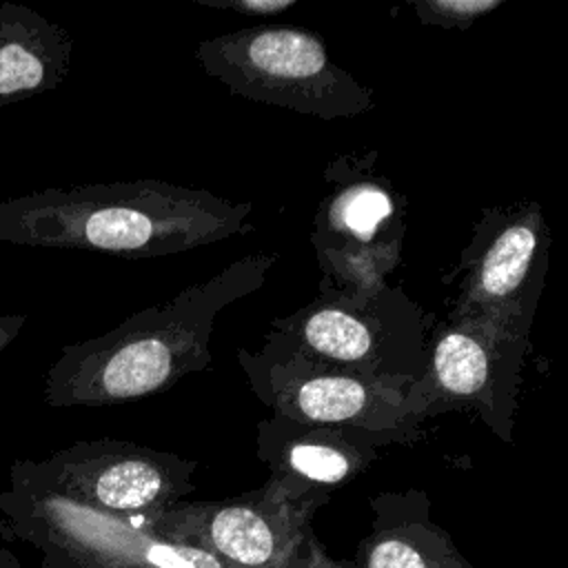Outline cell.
Instances as JSON below:
<instances>
[{
  "instance_id": "obj_1",
  "label": "cell",
  "mask_w": 568,
  "mask_h": 568,
  "mask_svg": "<svg viewBox=\"0 0 568 568\" xmlns=\"http://www.w3.org/2000/svg\"><path fill=\"white\" fill-rule=\"evenodd\" d=\"M273 264V253L246 255L104 335L64 346L44 375V402L51 408L111 406L162 393L206 368L220 311L257 291Z\"/></svg>"
},
{
  "instance_id": "obj_2",
  "label": "cell",
  "mask_w": 568,
  "mask_h": 568,
  "mask_svg": "<svg viewBox=\"0 0 568 568\" xmlns=\"http://www.w3.org/2000/svg\"><path fill=\"white\" fill-rule=\"evenodd\" d=\"M248 217L246 202L144 178L9 197L0 242L155 257L246 233Z\"/></svg>"
},
{
  "instance_id": "obj_3",
  "label": "cell",
  "mask_w": 568,
  "mask_h": 568,
  "mask_svg": "<svg viewBox=\"0 0 568 568\" xmlns=\"http://www.w3.org/2000/svg\"><path fill=\"white\" fill-rule=\"evenodd\" d=\"M202 69L231 93L317 115L351 118L375 106L373 93L337 67L324 40L300 27H251L202 40Z\"/></svg>"
},
{
  "instance_id": "obj_4",
  "label": "cell",
  "mask_w": 568,
  "mask_h": 568,
  "mask_svg": "<svg viewBox=\"0 0 568 568\" xmlns=\"http://www.w3.org/2000/svg\"><path fill=\"white\" fill-rule=\"evenodd\" d=\"M322 501L271 477L240 497L178 501L146 530L200 548L226 568H346L324 555L311 530V517Z\"/></svg>"
},
{
  "instance_id": "obj_5",
  "label": "cell",
  "mask_w": 568,
  "mask_h": 568,
  "mask_svg": "<svg viewBox=\"0 0 568 568\" xmlns=\"http://www.w3.org/2000/svg\"><path fill=\"white\" fill-rule=\"evenodd\" d=\"M9 528L44 552L47 568H226L200 548L158 537L33 479L20 462L0 495Z\"/></svg>"
},
{
  "instance_id": "obj_6",
  "label": "cell",
  "mask_w": 568,
  "mask_h": 568,
  "mask_svg": "<svg viewBox=\"0 0 568 568\" xmlns=\"http://www.w3.org/2000/svg\"><path fill=\"white\" fill-rule=\"evenodd\" d=\"M18 462L40 484L144 530L195 490L197 468L193 459L115 439L75 442L42 462Z\"/></svg>"
},
{
  "instance_id": "obj_7",
  "label": "cell",
  "mask_w": 568,
  "mask_h": 568,
  "mask_svg": "<svg viewBox=\"0 0 568 568\" xmlns=\"http://www.w3.org/2000/svg\"><path fill=\"white\" fill-rule=\"evenodd\" d=\"M71 64V36L42 13L0 2V109L53 91Z\"/></svg>"
},
{
  "instance_id": "obj_8",
  "label": "cell",
  "mask_w": 568,
  "mask_h": 568,
  "mask_svg": "<svg viewBox=\"0 0 568 568\" xmlns=\"http://www.w3.org/2000/svg\"><path fill=\"white\" fill-rule=\"evenodd\" d=\"M373 510L375 526L359 544L357 568H473L428 519L422 493L382 495Z\"/></svg>"
},
{
  "instance_id": "obj_9",
  "label": "cell",
  "mask_w": 568,
  "mask_h": 568,
  "mask_svg": "<svg viewBox=\"0 0 568 568\" xmlns=\"http://www.w3.org/2000/svg\"><path fill=\"white\" fill-rule=\"evenodd\" d=\"M371 448L355 446L331 426L311 428L268 453L271 477L300 495L326 499L322 490L348 481L371 462Z\"/></svg>"
},
{
  "instance_id": "obj_10",
  "label": "cell",
  "mask_w": 568,
  "mask_h": 568,
  "mask_svg": "<svg viewBox=\"0 0 568 568\" xmlns=\"http://www.w3.org/2000/svg\"><path fill=\"white\" fill-rule=\"evenodd\" d=\"M541 231L537 206L504 222L470 268L468 297L488 306L513 302L532 273Z\"/></svg>"
},
{
  "instance_id": "obj_11",
  "label": "cell",
  "mask_w": 568,
  "mask_h": 568,
  "mask_svg": "<svg viewBox=\"0 0 568 568\" xmlns=\"http://www.w3.org/2000/svg\"><path fill=\"white\" fill-rule=\"evenodd\" d=\"M288 406L311 426H339L368 408V386L346 375H315L291 390Z\"/></svg>"
},
{
  "instance_id": "obj_12",
  "label": "cell",
  "mask_w": 568,
  "mask_h": 568,
  "mask_svg": "<svg viewBox=\"0 0 568 568\" xmlns=\"http://www.w3.org/2000/svg\"><path fill=\"white\" fill-rule=\"evenodd\" d=\"M433 371L448 395L464 399H479L493 375L484 342L462 328H448L439 335L433 353Z\"/></svg>"
},
{
  "instance_id": "obj_13",
  "label": "cell",
  "mask_w": 568,
  "mask_h": 568,
  "mask_svg": "<svg viewBox=\"0 0 568 568\" xmlns=\"http://www.w3.org/2000/svg\"><path fill=\"white\" fill-rule=\"evenodd\" d=\"M300 339L315 355L335 362H366L373 353L368 324L342 306H317L302 320Z\"/></svg>"
},
{
  "instance_id": "obj_14",
  "label": "cell",
  "mask_w": 568,
  "mask_h": 568,
  "mask_svg": "<svg viewBox=\"0 0 568 568\" xmlns=\"http://www.w3.org/2000/svg\"><path fill=\"white\" fill-rule=\"evenodd\" d=\"M328 229L337 235L368 244L379 226L393 217V202L388 193L375 184H353L328 202Z\"/></svg>"
},
{
  "instance_id": "obj_15",
  "label": "cell",
  "mask_w": 568,
  "mask_h": 568,
  "mask_svg": "<svg viewBox=\"0 0 568 568\" xmlns=\"http://www.w3.org/2000/svg\"><path fill=\"white\" fill-rule=\"evenodd\" d=\"M504 0H415L410 7L422 24L468 29L477 18L501 7Z\"/></svg>"
},
{
  "instance_id": "obj_16",
  "label": "cell",
  "mask_w": 568,
  "mask_h": 568,
  "mask_svg": "<svg viewBox=\"0 0 568 568\" xmlns=\"http://www.w3.org/2000/svg\"><path fill=\"white\" fill-rule=\"evenodd\" d=\"M215 9H233L244 16H277L295 7L297 0H195Z\"/></svg>"
},
{
  "instance_id": "obj_17",
  "label": "cell",
  "mask_w": 568,
  "mask_h": 568,
  "mask_svg": "<svg viewBox=\"0 0 568 568\" xmlns=\"http://www.w3.org/2000/svg\"><path fill=\"white\" fill-rule=\"evenodd\" d=\"M24 322L27 315H0V353L16 339Z\"/></svg>"
}]
</instances>
